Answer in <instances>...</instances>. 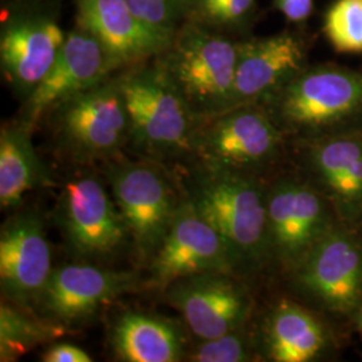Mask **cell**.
<instances>
[{
  "label": "cell",
  "instance_id": "cell-12",
  "mask_svg": "<svg viewBox=\"0 0 362 362\" xmlns=\"http://www.w3.org/2000/svg\"><path fill=\"white\" fill-rule=\"evenodd\" d=\"M52 274V248L38 214L22 212L7 220L0 233L3 297L26 310L39 306Z\"/></svg>",
  "mask_w": 362,
  "mask_h": 362
},
{
  "label": "cell",
  "instance_id": "cell-3",
  "mask_svg": "<svg viewBox=\"0 0 362 362\" xmlns=\"http://www.w3.org/2000/svg\"><path fill=\"white\" fill-rule=\"evenodd\" d=\"M239 43L189 22L177 30L157 62L202 119L228 110Z\"/></svg>",
  "mask_w": 362,
  "mask_h": 362
},
{
  "label": "cell",
  "instance_id": "cell-7",
  "mask_svg": "<svg viewBox=\"0 0 362 362\" xmlns=\"http://www.w3.org/2000/svg\"><path fill=\"white\" fill-rule=\"evenodd\" d=\"M113 199L141 258L161 246L181 200L167 176L149 163H119L107 170Z\"/></svg>",
  "mask_w": 362,
  "mask_h": 362
},
{
  "label": "cell",
  "instance_id": "cell-24",
  "mask_svg": "<svg viewBox=\"0 0 362 362\" xmlns=\"http://www.w3.org/2000/svg\"><path fill=\"white\" fill-rule=\"evenodd\" d=\"M324 31L339 52H362V0H337L325 15Z\"/></svg>",
  "mask_w": 362,
  "mask_h": 362
},
{
  "label": "cell",
  "instance_id": "cell-29",
  "mask_svg": "<svg viewBox=\"0 0 362 362\" xmlns=\"http://www.w3.org/2000/svg\"><path fill=\"white\" fill-rule=\"evenodd\" d=\"M274 3L286 19L293 23L306 21L313 13V0H274Z\"/></svg>",
  "mask_w": 362,
  "mask_h": 362
},
{
  "label": "cell",
  "instance_id": "cell-13",
  "mask_svg": "<svg viewBox=\"0 0 362 362\" xmlns=\"http://www.w3.org/2000/svg\"><path fill=\"white\" fill-rule=\"evenodd\" d=\"M115 69L116 66L100 40L89 30L78 25L67 34L49 73L27 97L21 122L27 129H33L54 107L101 83Z\"/></svg>",
  "mask_w": 362,
  "mask_h": 362
},
{
  "label": "cell",
  "instance_id": "cell-6",
  "mask_svg": "<svg viewBox=\"0 0 362 362\" xmlns=\"http://www.w3.org/2000/svg\"><path fill=\"white\" fill-rule=\"evenodd\" d=\"M284 143V130L263 105H246L202 121L192 153L203 165L250 172L272 163Z\"/></svg>",
  "mask_w": 362,
  "mask_h": 362
},
{
  "label": "cell",
  "instance_id": "cell-5",
  "mask_svg": "<svg viewBox=\"0 0 362 362\" xmlns=\"http://www.w3.org/2000/svg\"><path fill=\"white\" fill-rule=\"evenodd\" d=\"M50 113L58 143L81 163L112 158L130 140L119 78L78 93Z\"/></svg>",
  "mask_w": 362,
  "mask_h": 362
},
{
  "label": "cell",
  "instance_id": "cell-23",
  "mask_svg": "<svg viewBox=\"0 0 362 362\" xmlns=\"http://www.w3.org/2000/svg\"><path fill=\"white\" fill-rule=\"evenodd\" d=\"M65 330L58 324L34 318L13 303L3 300L0 306V357L1 361H15L28 350L54 341Z\"/></svg>",
  "mask_w": 362,
  "mask_h": 362
},
{
  "label": "cell",
  "instance_id": "cell-10",
  "mask_svg": "<svg viewBox=\"0 0 362 362\" xmlns=\"http://www.w3.org/2000/svg\"><path fill=\"white\" fill-rule=\"evenodd\" d=\"M239 266L224 239L194 203L182 199L161 246L152 258V282L167 290L173 282L206 272H231Z\"/></svg>",
  "mask_w": 362,
  "mask_h": 362
},
{
  "label": "cell",
  "instance_id": "cell-1",
  "mask_svg": "<svg viewBox=\"0 0 362 362\" xmlns=\"http://www.w3.org/2000/svg\"><path fill=\"white\" fill-rule=\"evenodd\" d=\"M188 199L221 235L239 269L270 258L267 194L245 172L202 165L188 182Z\"/></svg>",
  "mask_w": 362,
  "mask_h": 362
},
{
  "label": "cell",
  "instance_id": "cell-16",
  "mask_svg": "<svg viewBox=\"0 0 362 362\" xmlns=\"http://www.w3.org/2000/svg\"><path fill=\"white\" fill-rule=\"evenodd\" d=\"M306 163L342 226H361L362 130H336L309 139Z\"/></svg>",
  "mask_w": 362,
  "mask_h": 362
},
{
  "label": "cell",
  "instance_id": "cell-9",
  "mask_svg": "<svg viewBox=\"0 0 362 362\" xmlns=\"http://www.w3.org/2000/svg\"><path fill=\"white\" fill-rule=\"evenodd\" d=\"M266 194L270 257L294 269L336 227L334 211L324 194L298 181L276 182Z\"/></svg>",
  "mask_w": 362,
  "mask_h": 362
},
{
  "label": "cell",
  "instance_id": "cell-28",
  "mask_svg": "<svg viewBox=\"0 0 362 362\" xmlns=\"http://www.w3.org/2000/svg\"><path fill=\"white\" fill-rule=\"evenodd\" d=\"M45 362H91L93 358L85 351L73 344H52L42 354Z\"/></svg>",
  "mask_w": 362,
  "mask_h": 362
},
{
  "label": "cell",
  "instance_id": "cell-14",
  "mask_svg": "<svg viewBox=\"0 0 362 362\" xmlns=\"http://www.w3.org/2000/svg\"><path fill=\"white\" fill-rule=\"evenodd\" d=\"M167 298L200 341L243 327L251 309L246 290L226 272L179 279L167 287Z\"/></svg>",
  "mask_w": 362,
  "mask_h": 362
},
{
  "label": "cell",
  "instance_id": "cell-8",
  "mask_svg": "<svg viewBox=\"0 0 362 362\" xmlns=\"http://www.w3.org/2000/svg\"><path fill=\"white\" fill-rule=\"evenodd\" d=\"M298 287L325 309L349 314L362 305V236L336 226L293 269Z\"/></svg>",
  "mask_w": 362,
  "mask_h": 362
},
{
  "label": "cell",
  "instance_id": "cell-15",
  "mask_svg": "<svg viewBox=\"0 0 362 362\" xmlns=\"http://www.w3.org/2000/svg\"><path fill=\"white\" fill-rule=\"evenodd\" d=\"M65 33L47 13L25 10L3 19L0 64L15 90L30 95L49 73L66 40Z\"/></svg>",
  "mask_w": 362,
  "mask_h": 362
},
{
  "label": "cell",
  "instance_id": "cell-18",
  "mask_svg": "<svg viewBox=\"0 0 362 362\" xmlns=\"http://www.w3.org/2000/svg\"><path fill=\"white\" fill-rule=\"evenodd\" d=\"M306 50L293 34L239 43L230 109L263 105L306 65Z\"/></svg>",
  "mask_w": 362,
  "mask_h": 362
},
{
  "label": "cell",
  "instance_id": "cell-26",
  "mask_svg": "<svg viewBox=\"0 0 362 362\" xmlns=\"http://www.w3.org/2000/svg\"><path fill=\"white\" fill-rule=\"evenodd\" d=\"M254 346L243 327L223 336L204 339L192 351L191 361L245 362L254 360Z\"/></svg>",
  "mask_w": 362,
  "mask_h": 362
},
{
  "label": "cell",
  "instance_id": "cell-30",
  "mask_svg": "<svg viewBox=\"0 0 362 362\" xmlns=\"http://www.w3.org/2000/svg\"><path fill=\"white\" fill-rule=\"evenodd\" d=\"M358 324L362 327V306L358 309Z\"/></svg>",
  "mask_w": 362,
  "mask_h": 362
},
{
  "label": "cell",
  "instance_id": "cell-4",
  "mask_svg": "<svg viewBox=\"0 0 362 362\" xmlns=\"http://www.w3.org/2000/svg\"><path fill=\"white\" fill-rule=\"evenodd\" d=\"M130 121V141L153 156L192 153L202 118L181 95L163 67L132 70L119 78Z\"/></svg>",
  "mask_w": 362,
  "mask_h": 362
},
{
  "label": "cell",
  "instance_id": "cell-25",
  "mask_svg": "<svg viewBox=\"0 0 362 362\" xmlns=\"http://www.w3.org/2000/svg\"><path fill=\"white\" fill-rule=\"evenodd\" d=\"M257 0H181L182 15L206 27L231 28L251 15Z\"/></svg>",
  "mask_w": 362,
  "mask_h": 362
},
{
  "label": "cell",
  "instance_id": "cell-11",
  "mask_svg": "<svg viewBox=\"0 0 362 362\" xmlns=\"http://www.w3.org/2000/svg\"><path fill=\"white\" fill-rule=\"evenodd\" d=\"M58 220L66 242L79 257L110 255L129 236L115 199L91 175L66 181L59 196Z\"/></svg>",
  "mask_w": 362,
  "mask_h": 362
},
{
  "label": "cell",
  "instance_id": "cell-19",
  "mask_svg": "<svg viewBox=\"0 0 362 362\" xmlns=\"http://www.w3.org/2000/svg\"><path fill=\"white\" fill-rule=\"evenodd\" d=\"M77 3L79 25L100 40L116 69L160 55L172 42L145 26L124 0H77Z\"/></svg>",
  "mask_w": 362,
  "mask_h": 362
},
{
  "label": "cell",
  "instance_id": "cell-20",
  "mask_svg": "<svg viewBox=\"0 0 362 362\" xmlns=\"http://www.w3.org/2000/svg\"><path fill=\"white\" fill-rule=\"evenodd\" d=\"M117 357L127 362H176L184 356L182 337L168 320L143 314H122L112 333Z\"/></svg>",
  "mask_w": 362,
  "mask_h": 362
},
{
  "label": "cell",
  "instance_id": "cell-22",
  "mask_svg": "<svg viewBox=\"0 0 362 362\" xmlns=\"http://www.w3.org/2000/svg\"><path fill=\"white\" fill-rule=\"evenodd\" d=\"M31 130L19 122L0 133V206L18 207L25 194L47 185L49 175L30 140Z\"/></svg>",
  "mask_w": 362,
  "mask_h": 362
},
{
  "label": "cell",
  "instance_id": "cell-27",
  "mask_svg": "<svg viewBox=\"0 0 362 362\" xmlns=\"http://www.w3.org/2000/svg\"><path fill=\"white\" fill-rule=\"evenodd\" d=\"M130 11L157 34L173 39L182 15L181 0H124Z\"/></svg>",
  "mask_w": 362,
  "mask_h": 362
},
{
  "label": "cell",
  "instance_id": "cell-21",
  "mask_svg": "<svg viewBox=\"0 0 362 362\" xmlns=\"http://www.w3.org/2000/svg\"><path fill=\"white\" fill-rule=\"evenodd\" d=\"M327 344L324 325L311 313L284 300L272 310L266 324V349L275 362H309Z\"/></svg>",
  "mask_w": 362,
  "mask_h": 362
},
{
  "label": "cell",
  "instance_id": "cell-2",
  "mask_svg": "<svg viewBox=\"0 0 362 362\" xmlns=\"http://www.w3.org/2000/svg\"><path fill=\"white\" fill-rule=\"evenodd\" d=\"M263 106L284 133L313 139L345 129L362 117V73L334 65L305 67Z\"/></svg>",
  "mask_w": 362,
  "mask_h": 362
},
{
  "label": "cell",
  "instance_id": "cell-17",
  "mask_svg": "<svg viewBox=\"0 0 362 362\" xmlns=\"http://www.w3.org/2000/svg\"><path fill=\"white\" fill-rule=\"evenodd\" d=\"M133 272H112L90 264H66L52 270L39 306L54 322L89 318L118 297L139 290Z\"/></svg>",
  "mask_w": 362,
  "mask_h": 362
}]
</instances>
